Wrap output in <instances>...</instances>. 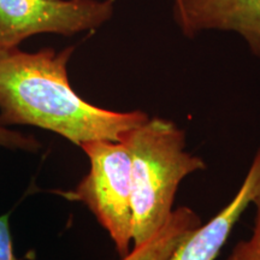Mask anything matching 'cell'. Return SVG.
<instances>
[{
  "label": "cell",
  "instance_id": "3957f363",
  "mask_svg": "<svg viewBox=\"0 0 260 260\" xmlns=\"http://www.w3.org/2000/svg\"><path fill=\"white\" fill-rule=\"evenodd\" d=\"M80 147L88 157L90 169L69 198L92 211L123 258L133 243L130 154L121 141L93 140Z\"/></svg>",
  "mask_w": 260,
  "mask_h": 260
},
{
  "label": "cell",
  "instance_id": "7a4b0ae2",
  "mask_svg": "<svg viewBox=\"0 0 260 260\" xmlns=\"http://www.w3.org/2000/svg\"><path fill=\"white\" fill-rule=\"evenodd\" d=\"M119 141L132 161L133 245H144L172 213L181 181L206 162L186 151V133L169 119L154 117L133 128Z\"/></svg>",
  "mask_w": 260,
  "mask_h": 260
},
{
  "label": "cell",
  "instance_id": "6da1fadb",
  "mask_svg": "<svg viewBox=\"0 0 260 260\" xmlns=\"http://www.w3.org/2000/svg\"><path fill=\"white\" fill-rule=\"evenodd\" d=\"M74 47L0 53V124L51 130L81 146L93 140L119 141L149 118L144 111L117 112L87 103L68 76Z\"/></svg>",
  "mask_w": 260,
  "mask_h": 260
},
{
  "label": "cell",
  "instance_id": "52a82bcc",
  "mask_svg": "<svg viewBox=\"0 0 260 260\" xmlns=\"http://www.w3.org/2000/svg\"><path fill=\"white\" fill-rule=\"evenodd\" d=\"M201 225L200 217L189 207L172 211L164 226L144 245L133 247L121 260H168L175 248Z\"/></svg>",
  "mask_w": 260,
  "mask_h": 260
},
{
  "label": "cell",
  "instance_id": "30bf717a",
  "mask_svg": "<svg viewBox=\"0 0 260 260\" xmlns=\"http://www.w3.org/2000/svg\"><path fill=\"white\" fill-rule=\"evenodd\" d=\"M0 260H21L14 252L9 226V214L0 217Z\"/></svg>",
  "mask_w": 260,
  "mask_h": 260
},
{
  "label": "cell",
  "instance_id": "5b68a950",
  "mask_svg": "<svg viewBox=\"0 0 260 260\" xmlns=\"http://www.w3.org/2000/svg\"><path fill=\"white\" fill-rule=\"evenodd\" d=\"M175 19L187 37L205 29L239 32L260 59V0H174Z\"/></svg>",
  "mask_w": 260,
  "mask_h": 260
},
{
  "label": "cell",
  "instance_id": "ba28073f",
  "mask_svg": "<svg viewBox=\"0 0 260 260\" xmlns=\"http://www.w3.org/2000/svg\"><path fill=\"white\" fill-rule=\"evenodd\" d=\"M253 204L255 205V218L252 235L237 243L226 260H260V191Z\"/></svg>",
  "mask_w": 260,
  "mask_h": 260
},
{
  "label": "cell",
  "instance_id": "277c9868",
  "mask_svg": "<svg viewBox=\"0 0 260 260\" xmlns=\"http://www.w3.org/2000/svg\"><path fill=\"white\" fill-rule=\"evenodd\" d=\"M115 0H0V53L35 34L70 37L111 18Z\"/></svg>",
  "mask_w": 260,
  "mask_h": 260
},
{
  "label": "cell",
  "instance_id": "9c48e42d",
  "mask_svg": "<svg viewBox=\"0 0 260 260\" xmlns=\"http://www.w3.org/2000/svg\"><path fill=\"white\" fill-rule=\"evenodd\" d=\"M0 146L6 148L24 149V151H38L40 144L32 136H27L14 130L5 129L0 124Z\"/></svg>",
  "mask_w": 260,
  "mask_h": 260
},
{
  "label": "cell",
  "instance_id": "8992f818",
  "mask_svg": "<svg viewBox=\"0 0 260 260\" xmlns=\"http://www.w3.org/2000/svg\"><path fill=\"white\" fill-rule=\"evenodd\" d=\"M260 191V148L241 187L225 209L205 225L198 226L171 253L168 260H214L247 207Z\"/></svg>",
  "mask_w": 260,
  "mask_h": 260
}]
</instances>
